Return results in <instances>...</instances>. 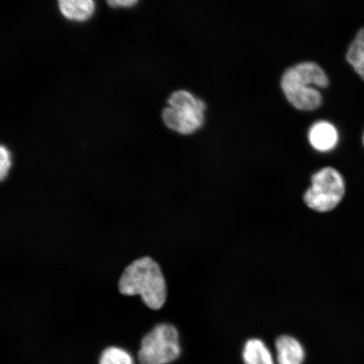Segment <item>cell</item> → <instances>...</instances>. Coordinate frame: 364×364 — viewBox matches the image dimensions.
<instances>
[{
    "instance_id": "8",
    "label": "cell",
    "mask_w": 364,
    "mask_h": 364,
    "mask_svg": "<svg viewBox=\"0 0 364 364\" xmlns=\"http://www.w3.org/2000/svg\"><path fill=\"white\" fill-rule=\"evenodd\" d=\"M243 360L245 364H275L270 350L258 338L250 339L245 343Z\"/></svg>"
},
{
    "instance_id": "2",
    "label": "cell",
    "mask_w": 364,
    "mask_h": 364,
    "mask_svg": "<svg viewBox=\"0 0 364 364\" xmlns=\"http://www.w3.org/2000/svg\"><path fill=\"white\" fill-rule=\"evenodd\" d=\"M329 79L322 68L314 62L300 63L287 70L281 86L289 102L302 111L316 110L322 103L321 93L316 87L326 88Z\"/></svg>"
},
{
    "instance_id": "9",
    "label": "cell",
    "mask_w": 364,
    "mask_h": 364,
    "mask_svg": "<svg viewBox=\"0 0 364 364\" xmlns=\"http://www.w3.org/2000/svg\"><path fill=\"white\" fill-rule=\"evenodd\" d=\"M58 4L63 15L71 20H87L94 12L92 0H60Z\"/></svg>"
},
{
    "instance_id": "5",
    "label": "cell",
    "mask_w": 364,
    "mask_h": 364,
    "mask_svg": "<svg viewBox=\"0 0 364 364\" xmlns=\"http://www.w3.org/2000/svg\"><path fill=\"white\" fill-rule=\"evenodd\" d=\"M345 192L343 175L333 167H325L312 176L311 186L304 193V201L313 211L328 213L343 201Z\"/></svg>"
},
{
    "instance_id": "13",
    "label": "cell",
    "mask_w": 364,
    "mask_h": 364,
    "mask_svg": "<svg viewBox=\"0 0 364 364\" xmlns=\"http://www.w3.org/2000/svg\"><path fill=\"white\" fill-rule=\"evenodd\" d=\"M112 6H131L136 3L135 0H110L107 2Z\"/></svg>"
},
{
    "instance_id": "6",
    "label": "cell",
    "mask_w": 364,
    "mask_h": 364,
    "mask_svg": "<svg viewBox=\"0 0 364 364\" xmlns=\"http://www.w3.org/2000/svg\"><path fill=\"white\" fill-rule=\"evenodd\" d=\"M338 132L329 122H316L309 132V143L318 151L326 152L334 149L338 142Z\"/></svg>"
},
{
    "instance_id": "4",
    "label": "cell",
    "mask_w": 364,
    "mask_h": 364,
    "mask_svg": "<svg viewBox=\"0 0 364 364\" xmlns=\"http://www.w3.org/2000/svg\"><path fill=\"white\" fill-rule=\"evenodd\" d=\"M169 107L163 111L166 125L182 134L193 133L203 125L206 104L189 91L177 90L168 100Z\"/></svg>"
},
{
    "instance_id": "10",
    "label": "cell",
    "mask_w": 364,
    "mask_h": 364,
    "mask_svg": "<svg viewBox=\"0 0 364 364\" xmlns=\"http://www.w3.org/2000/svg\"><path fill=\"white\" fill-rule=\"evenodd\" d=\"M347 60L364 80V27L358 31L347 52Z\"/></svg>"
},
{
    "instance_id": "3",
    "label": "cell",
    "mask_w": 364,
    "mask_h": 364,
    "mask_svg": "<svg viewBox=\"0 0 364 364\" xmlns=\"http://www.w3.org/2000/svg\"><path fill=\"white\" fill-rule=\"evenodd\" d=\"M181 354L178 330L171 324L162 323L143 336L136 358L139 364H170Z\"/></svg>"
},
{
    "instance_id": "12",
    "label": "cell",
    "mask_w": 364,
    "mask_h": 364,
    "mask_svg": "<svg viewBox=\"0 0 364 364\" xmlns=\"http://www.w3.org/2000/svg\"><path fill=\"white\" fill-rule=\"evenodd\" d=\"M11 161L10 153L2 145L0 147V179L4 181L7 176L8 171L10 170Z\"/></svg>"
},
{
    "instance_id": "14",
    "label": "cell",
    "mask_w": 364,
    "mask_h": 364,
    "mask_svg": "<svg viewBox=\"0 0 364 364\" xmlns=\"http://www.w3.org/2000/svg\"><path fill=\"white\" fill-rule=\"evenodd\" d=\"M363 144H364V136H363Z\"/></svg>"
},
{
    "instance_id": "7",
    "label": "cell",
    "mask_w": 364,
    "mask_h": 364,
    "mask_svg": "<svg viewBox=\"0 0 364 364\" xmlns=\"http://www.w3.org/2000/svg\"><path fill=\"white\" fill-rule=\"evenodd\" d=\"M279 364H303L306 353L301 343L291 336H281L276 341Z\"/></svg>"
},
{
    "instance_id": "11",
    "label": "cell",
    "mask_w": 364,
    "mask_h": 364,
    "mask_svg": "<svg viewBox=\"0 0 364 364\" xmlns=\"http://www.w3.org/2000/svg\"><path fill=\"white\" fill-rule=\"evenodd\" d=\"M98 364H135L134 358L125 349L111 346L100 354Z\"/></svg>"
},
{
    "instance_id": "1",
    "label": "cell",
    "mask_w": 364,
    "mask_h": 364,
    "mask_svg": "<svg viewBox=\"0 0 364 364\" xmlns=\"http://www.w3.org/2000/svg\"><path fill=\"white\" fill-rule=\"evenodd\" d=\"M118 289L122 294L140 295L146 306L152 309H161L167 298V287L161 268L152 258L136 259L125 268Z\"/></svg>"
}]
</instances>
